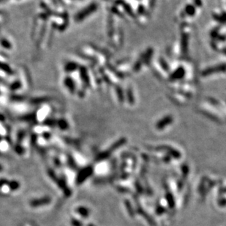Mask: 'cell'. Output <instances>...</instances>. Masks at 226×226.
Wrapping results in <instances>:
<instances>
[{"label": "cell", "mask_w": 226, "mask_h": 226, "mask_svg": "<svg viewBox=\"0 0 226 226\" xmlns=\"http://www.w3.org/2000/svg\"><path fill=\"white\" fill-rule=\"evenodd\" d=\"M97 9V5L96 3L90 4L87 7H85L84 10H82L78 13L75 16V19L77 21H81L85 18L88 17L91 14L95 12Z\"/></svg>", "instance_id": "1"}, {"label": "cell", "mask_w": 226, "mask_h": 226, "mask_svg": "<svg viewBox=\"0 0 226 226\" xmlns=\"http://www.w3.org/2000/svg\"><path fill=\"white\" fill-rule=\"evenodd\" d=\"M184 75V68H179L177 70H176L175 72H173V74L170 77V79H172V80H176V79H179L181 78H182Z\"/></svg>", "instance_id": "4"}, {"label": "cell", "mask_w": 226, "mask_h": 226, "mask_svg": "<svg viewBox=\"0 0 226 226\" xmlns=\"http://www.w3.org/2000/svg\"><path fill=\"white\" fill-rule=\"evenodd\" d=\"M223 192H226V188H225V189H224V190H223Z\"/></svg>", "instance_id": "10"}, {"label": "cell", "mask_w": 226, "mask_h": 226, "mask_svg": "<svg viewBox=\"0 0 226 226\" xmlns=\"http://www.w3.org/2000/svg\"><path fill=\"white\" fill-rule=\"evenodd\" d=\"M195 3H196V5H198V6H200V5H201V2L200 1V0H195Z\"/></svg>", "instance_id": "9"}, {"label": "cell", "mask_w": 226, "mask_h": 226, "mask_svg": "<svg viewBox=\"0 0 226 226\" xmlns=\"http://www.w3.org/2000/svg\"><path fill=\"white\" fill-rule=\"evenodd\" d=\"M2 45L3 46H5V48H10V43H9L8 42L6 41V40H4V41L2 42Z\"/></svg>", "instance_id": "7"}, {"label": "cell", "mask_w": 226, "mask_h": 226, "mask_svg": "<svg viewBox=\"0 0 226 226\" xmlns=\"http://www.w3.org/2000/svg\"><path fill=\"white\" fill-rule=\"evenodd\" d=\"M185 13H186L187 15H188V16H194L195 13V7L193 6V5H187L186 7H185Z\"/></svg>", "instance_id": "5"}, {"label": "cell", "mask_w": 226, "mask_h": 226, "mask_svg": "<svg viewBox=\"0 0 226 226\" xmlns=\"http://www.w3.org/2000/svg\"><path fill=\"white\" fill-rule=\"evenodd\" d=\"M172 121H173V118H172V117L171 116H167V117H166L165 118H163V119L161 120L160 121H159L158 123H157L156 127L158 129H163V128L166 127V126L168 125V124H170Z\"/></svg>", "instance_id": "3"}, {"label": "cell", "mask_w": 226, "mask_h": 226, "mask_svg": "<svg viewBox=\"0 0 226 226\" xmlns=\"http://www.w3.org/2000/svg\"><path fill=\"white\" fill-rule=\"evenodd\" d=\"M226 71V65L222 64L219 65V66H214V67L206 68L202 72V75L203 76H209L212 75L213 73H220V72H224Z\"/></svg>", "instance_id": "2"}, {"label": "cell", "mask_w": 226, "mask_h": 226, "mask_svg": "<svg viewBox=\"0 0 226 226\" xmlns=\"http://www.w3.org/2000/svg\"><path fill=\"white\" fill-rule=\"evenodd\" d=\"M188 36L187 35H184L182 36V40H181V43H182V51L183 52H185L187 51V49H188Z\"/></svg>", "instance_id": "6"}, {"label": "cell", "mask_w": 226, "mask_h": 226, "mask_svg": "<svg viewBox=\"0 0 226 226\" xmlns=\"http://www.w3.org/2000/svg\"><path fill=\"white\" fill-rule=\"evenodd\" d=\"M118 96H118V97H119L120 100H122V101H123L124 98H123V94H122V90H119V89H118Z\"/></svg>", "instance_id": "8"}]
</instances>
